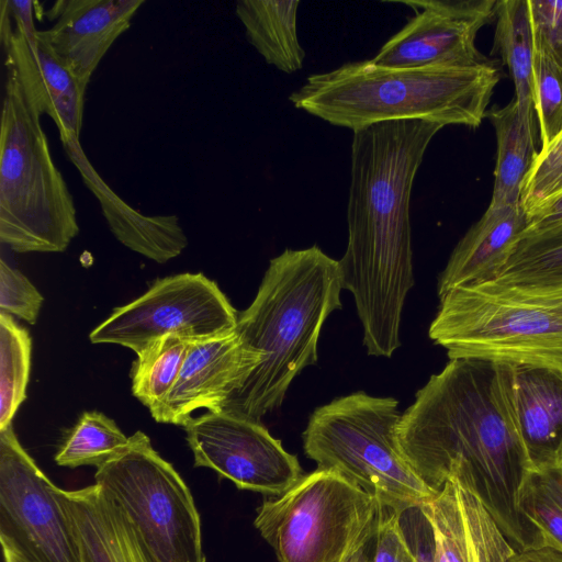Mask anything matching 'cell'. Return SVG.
<instances>
[{
	"label": "cell",
	"mask_w": 562,
	"mask_h": 562,
	"mask_svg": "<svg viewBox=\"0 0 562 562\" xmlns=\"http://www.w3.org/2000/svg\"><path fill=\"white\" fill-rule=\"evenodd\" d=\"M513 367L450 359L420 387L396 428L400 449L432 492L470 486L515 551L543 544L519 508L531 470L512 408Z\"/></svg>",
	"instance_id": "cell-1"
},
{
	"label": "cell",
	"mask_w": 562,
	"mask_h": 562,
	"mask_svg": "<svg viewBox=\"0 0 562 562\" xmlns=\"http://www.w3.org/2000/svg\"><path fill=\"white\" fill-rule=\"evenodd\" d=\"M442 127L401 120L353 132L348 243L338 262L369 356L391 358L401 346L403 307L414 285L412 188L430 140Z\"/></svg>",
	"instance_id": "cell-2"
},
{
	"label": "cell",
	"mask_w": 562,
	"mask_h": 562,
	"mask_svg": "<svg viewBox=\"0 0 562 562\" xmlns=\"http://www.w3.org/2000/svg\"><path fill=\"white\" fill-rule=\"evenodd\" d=\"M339 262L319 247L285 249L270 260L235 331L259 363L223 412L255 422L279 408L294 378L317 361L327 317L341 308Z\"/></svg>",
	"instance_id": "cell-3"
},
{
	"label": "cell",
	"mask_w": 562,
	"mask_h": 562,
	"mask_svg": "<svg viewBox=\"0 0 562 562\" xmlns=\"http://www.w3.org/2000/svg\"><path fill=\"white\" fill-rule=\"evenodd\" d=\"M499 72L472 67L391 68L371 59L311 75L289 100L331 125L358 131L401 120L477 127Z\"/></svg>",
	"instance_id": "cell-4"
},
{
	"label": "cell",
	"mask_w": 562,
	"mask_h": 562,
	"mask_svg": "<svg viewBox=\"0 0 562 562\" xmlns=\"http://www.w3.org/2000/svg\"><path fill=\"white\" fill-rule=\"evenodd\" d=\"M41 114L7 70L0 136V240L18 252H61L79 233Z\"/></svg>",
	"instance_id": "cell-5"
},
{
	"label": "cell",
	"mask_w": 562,
	"mask_h": 562,
	"mask_svg": "<svg viewBox=\"0 0 562 562\" xmlns=\"http://www.w3.org/2000/svg\"><path fill=\"white\" fill-rule=\"evenodd\" d=\"M402 413L393 397L356 392L317 407L303 432L306 456L401 512L432 492L411 467L396 439Z\"/></svg>",
	"instance_id": "cell-6"
},
{
	"label": "cell",
	"mask_w": 562,
	"mask_h": 562,
	"mask_svg": "<svg viewBox=\"0 0 562 562\" xmlns=\"http://www.w3.org/2000/svg\"><path fill=\"white\" fill-rule=\"evenodd\" d=\"M439 300L428 334L449 359L562 372V296L530 297L462 286Z\"/></svg>",
	"instance_id": "cell-7"
},
{
	"label": "cell",
	"mask_w": 562,
	"mask_h": 562,
	"mask_svg": "<svg viewBox=\"0 0 562 562\" xmlns=\"http://www.w3.org/2000/svg\"><path fill=\"white\" fill-rule=\"evenodd\" d=\"M382 509L340 474L317 468L265 501L254 525L279 562H350L373 539Z\"/></svg>",
	"instance_id": "cell-8"
},
{
	"label": "cell",
	"mask_w": 562,
	"mask_h": 562,
	"mask_svg": "<svg viewBox=\"0 0 562 562\" xmlns=\"http://www.w3.org/2000/svg\"><path fill=\"white\" fill-rule=\"evenodd\" d=\"M94 481L122 509L151 562H206L192 494L143 431L97 468Z\"/></svg>",
	"instance_id": "cell-9"
},
{
	"label": "cell",
	"mask_w": 562,
	"mask_h": 562,
	"mask_svg": "<svg viewBox=\"0 0 562 562\" xmlns=\"http://www.w3.org/2000/svg\"><path fill=\"white\" fill-rule=\"evenodd\" d=\"M238 314L218 285L202 273L156 280L131 303L115 308L89 335L136 353L165 336L200 341L235 330Z\"/></svg>",
	"instance_id": "cell-10"
},
{
	"label": "cell",
	"mask_w": 562,
	"mask_h": 562,
	"mask_svg": "<svg viewBox=\"0 0 562 562\" xmlns=\"http://www.w3.org/2000/svg\"><path fill=\"white\" fill-rule=\"evenodd\" d=\"M0 541L29 562H81L58 487L19 442L0 429Z\"/></svg>",
	"instance_id": "cell-11"
},
{
	"label": "cell",
	"mask_w": 562,
	"mask_h": 562,
	"mask_svg": "<svg viewBox=\"0 0 562 562\" xmlns=\"http://www.w3.org/2000/svg\"><path fill=\"white\" fill-rule=\"evenodd\" d=\"M184 429L194 467L210 468L240 490L280 496L303 476L296 456L260 422L207 412Z\"/></svg>",
	"instance_id": "cell-12"
},
{
	"label": "cell",
	"mask_w": 562,
	"mask_h": 562,
	"mask_svg": "<svg viewBox=\"0 0 562 562\" xmlns=\"http://www.w3.org/2000/svg\"><path fill=\"white\" fill-rule=\"evenodd\" d=\"M415 15L371 59L391 68L472 67L488 63L476 34L495 16L496 0L403 1Z\"/></svg>",
	"instance_id": "cell-13"
},
{
	"label": "cell",
	"mask_w": 562,
	"mask_h": 562,
	"mask_svg": "<svg viewBox=\"0 0 562 562\" xmlns=\"http://www.w3.org/2000/svg\"><path fill=\"white\" fill-rule=\"evenodd\" d=\"M0 38L4 66L19 79L32 108L56 124L61 144L80 139L87 88L37 32L30 42L0 1Z\"/></svg>",
	"instance_id": "cell-14"
},
{
	"label": "cell",
	"mask_w": 562,
	"mask_h": 562,
	"mask_svg": "<svg viewBox=\"0 0 562 562\" xmlns=\"http://www.w3.org/2000/svg\"><path fill=\"white\" fill-rule=\"evenodd\" d=\"M258 363L257 353L244 345L235 330L192 341L172 389L150 414L159 423L184 427L196 409L222 412Z\"/></svg>",
	"instance_id": "cell-15"
},
{
	"label": "cell",
	"mask_w": 562,
	"mask_h": 562,
	"mask_svg": "<svg viewBox=\"0 0 562 562\" xmlns=\"http://www.w3.org/2000/svg\"><path fill=\"white\" fill-rule=\"evenodd\" d=\"M145 0H58L46 12L53 26L40 31L59 59L88 88L114 42Z\"/></svg>",
	"instance_id": "cell-16"
},
{
	"label": "cell",
	"mask_w": 562,
	"mask_h": 562,
	"mask_svg": "<svg viewBox=\"0 0 562 562\" xmlns=\"http://www.w3.org/2000/svg\"><path fill=\"white\" fill-rule=\"evenodd\" d=\"M64 148L85 186L99 201L112 234L121 244L159 263L179 256L188 246L176 215H145L119 196L94 169L80 139L64 144Z\"/></svg>",
	"instance_id": "cell-17"
},
{
	"label": "cell",
	"mask_w": 562,
	"mask_h": 562,
	"mask_svg": "<svg viewBox=\"0 0 562 562\" xmlns=\"http://www.w3.org/2000/svg\"><path fill=\"white\" fill-rule=\"evenodd\" d=\"M512 408L531 469L562 463V372L514 366Z\"/></svg>",
	"instance_id": "cell-18"
},
{
	"label": "cell",
	"mask_w": 562,
	"mask_h": 562,
	"mask_svg": "<svg viewBox=\"0 0 562 562\" xmlns=\"http://www.w3.org/2000/svg\"><path fill=\"white\" fill-rule=\"evenodd\" d=\"M527 226L521 204L488 205L452 250L438 278V296L456 288L492 281Z\"/></svg>",
	"instance_id": "cell-19"
},
{
	"label": "cell",
	"mask_w": 562,
	"mask_h": 562,
	"mask_svg": "<svg viewBox=\"0 0 562 562\" xmlns=\"http://www.w3.org/2000/svg\"><path fill=\"white\" fill-rule=\"evenodd\" d=\"M80 548L81 562H151L122 509L98 485L58 488Z\"/></svg>",
	"instance_id": "cell-20"
},
{
	"label": "cell",
	"mask_w": 562,
	"mask_h": 562,
	"mask_svg": "<svg viewBox=\"0 0 562 562\" xmlns=\"http://www.w3.org/2000/svg\"><path fill=\"white\" fill-rule=\"evenodd\" d=\"M475 286L520 296H562V221L526 229L498 274Z\"/></svg>",
	"instance_id": "cell-21"
},
{
	"label": "cell",
	"mask_w": 562,
	"mask_h": 562,
	"mask_svg": "<svg viewBox=\"0 0 562 562\" xmlns=\"http://www.w3.org/2000/svg\"><path fill=\"white\" fill-rule=\"evenodd\" d=\"M486 116L494 126L497 139L495 181L490 205L520 204L524 179L538 154L533 102L514 99L503 108L494 106Z\"/></svg>",
	"instance_id": "cell-22"
},
{
	"label": "cell",
	"mask_w": 562,
	"mask_h": 562,
	"mask_svg": "<svg viewBox=\"0 0 562 562\" xmlns=\"http://www.w3.org/2000/svg\"><path fill=\"white\" fill-rule=\"evenodd\" d=\"M299 4V0H240L235 9L249 43L269 65L286 74L300 70L305 58L297 38Z\"/></svg>",
	"instance_id": "cell-23"
},
{
	"label": "cell",
	"mask_w": 562,
	"mask_h": 562,
	"mask_svg": "<svg viewBox=\"0 0 562 562\" xmlns=\"http://www.w3.org/2000/svg\"><path fill=\"white\" fill-rule=\"evenodd\" d=\"M494 53L508 68L515 85V99L533 102L535 43L528 0H501L495 8Z\"/></svg>",
	"instance_id": "cell-24"
},
{
	"label": "cell",
	"mask_w": 562,
	"mask_h": 562,
	"mask_svg": "<svg viewBox=\"0 0 562 562\" xmlns=\"http://www.w3.org/2000/svg\"><path fill=\"white\" fill-rule=\"evenodd\" d=\"M190 342L177 336H165L136 353L131 370L132 393L149 412L156 409L172 389Z\"/></svg>",
	"instance_id": "cell-25"
},
{
	"label": "cell",
	"mask_w": 562,
	"mask_h": 562,
	"mask_svg": "<svg viewBox=\"0 0 562 562\" xmlns=\"http://www.w3.org/2000/svg\"><path fill=\"white\" fill-rule=\"evenodd\" d=\"M130 441L117 425L100 412H85L55 456L58 465L99 468L119 454Z\"/></svg>",
	"instance_id": "cell-26"
},
{
	"label": "cell",
	"mask_w": 562,
	"mask_h": 562,
	"mask_svg": "<svg viewBox=\"0 0 562 562\" xmlns=\"http://www.w3.org/2000/svg\"><path fill=\"white\" fill-rule=\"evenodd\" d=\"M31 351L29 331L0 313V429L11 424L26 397Z\"/></svg>",
	"instance_id": "cell-27"
},
{
	"label": "cell",
	"mask_w": 562,
	"mask_h": 562,
	"mask_svg": "<svg viewBox=\"0 0 562 562\" xmlns=\"http://www.w3.org/2000/svg\"><path fill=\"white\" fill-rule=\"evenodd\" d=\"M519 508L540 531L543 544L562 551V463L529 471Z\"/></svg>",
	"instance_id": "cell-28"
},
{
	"label": "cell",
	"mask_w": 562,
	"mask_h": 562,
	"mask_svg": "<svg viewBox=\"0 0 562 562\" xmlns=\"http://www.w3.org/2000/svg\"><path fill=\"white\" fill-rule=\"evenodd\" d=\"M434 533L437 562H468V532L454 480H449L422 505Z\"/></svg>",
	"instance_id": "cell-29"
},
{
	"label": "cell",
	"mask_w": 562,
	"mask_h": 562,
	"mask_svg": "<svg viewBox=\"0 0 562 562\" xmlns=\"http://www.w3.org/2000/svg\"><path fill=\"white\" fill-rule=\"evenodd\" d=\"M532 77L533 106L544 148L562 133V66L535 48Z\"/></svg>",
	"instance_id": "cell-30"
},
{
	"label": "cell",
	"mask_w": 562,
	"mask_h": 562,
	"mask_svg": "<svg viewBox=\"0 0 562 562\" xmlns=\"http://www.w3.org/2000/svg\"><path fill=\"white\" fill-rule=\"evenodd\" d=\"M562 194V133L547 147L541 148L528 173L521 192L520 204L527 217Z\"/></svg>",
	"instance_id": "cell-31"
},
{
	"label": "cell",
	"mask_w": 562,
	"mask_h": 562,
	"mask_svg": "<svg viewBox=\"0 0 562 562\" xmlns=\"http://www.w3.org/2000/svg\"><path fill=\"white\" fill-rule=\"evenodd\" d=\"M44 297L20 271L0 260V313L35 324Z\"/></svg>",
	"instance_id": "cell-32"
},
{
	"label": "cell",
	"mask_w": 562,
	"mask_h": 562,
	"mask_svg": "<svg viewBox=\"0 0 562 562\" xmlns=\"http://www.w3.org/2000/svg\"><path fill=\"white\" fill-rule=\"evenodd\" d=\"M535 48L562 66V0H528Z\"/></svg>",
	"instance_id": "cell-33"
},
{
	"label": "cell",
	"mask_w": 562,
	"mask_h": 562,
	"mask_svg": "<svg viewBox=\"0 0 562 562\" xmlns=\"http://www.w3.org/2000/svg\"><path fill=\"white\" fill-rule=\"evenodd\" d=\"M372 562H414L398 521V512L384 507L373 540Z\"/></svg>",
	"instance_id": "cell-34"
},
{
	"label": "cell",
	"mask_w": 562,
	"mask_h": 562,
	"mask_svg": "<svg viewBox=\"0 0 562 562\" xmlns=\"http://www.w3.org/2000/svg\"><path fill=\"white\" fill-rule=\"evenodd\" d=\"M398 521L414 562H437L432 528L422 506L398 512Z\"/></svg>",
	"instance_id": "cell-35"
},
{
	"label": "cell",
	"mask_w": 562,
	"mask_h": 562,
	"mask_svg": "<svg viewBox=\"0 0 562 562\" xmlns=\"http://www.w3.org/2000/svg\"><path fill=\"white\" fill-rule=\"evenodd\" d=\"M14 25L23 33L27 41L34 42L38 30L34 23V5L31 0H4Z\"/></svg>",
	"instance_id": "cell-36"
},
{
	"label": "cell",
	"mask_w": 562,
	"mask_h": 562,
	"mask_svg": "<svg viewBox=\"0 0 562 562\" xmlns=\"http://www.w3.org/2000/svg\"><path fill=\"white\" fill-rule=\"evenodd\" d=\"M508 562H562V551L542 544L515 551Z\"/></svg>",
	"instance_id": "cell-37"
},
{
	"label": "cell",
	"mask_w": 562,
	"mask_h": 562,
	"mask_svg": "<svg viewBox=\"0 0 562 562\" xmlns=\"http://www.w3.org/2000/svg\"><path fill=\"white\" fill-rule=\"evenodd\" d=\"M559 221H562V194L528 215L526 229L542 227Z\"/></svg>",
	"instance_id": "cell-38"
},
{
	"label": "cell",
	"mask_w": 562,
	"mask_h": 562,
	"mask_svg": "<svg viewBox=\"0 0 562 562\" xmlns=\"http://www.w3.org/2000/svg\"><path fill=\"white\" fill-rule=\"evenodd\" d=\"M373 540L374 537L350 560V562H372Z\"/></svg>",
	"instance_id": "cell-39"
},
{
	"label": "cell",
	"mask_w": 562,
	"mask_h": 562,
	"mask_svg": "<svg viewBox=\"0 0 562 562\" xmlns=\"http://www.w3.org/2000/svg\"><path fill=\"white\" fill-rule=\"evenodd\" d=\"M469 562H507V560L502 555L488 553L486 555L473 554Z\"/></svg>",
	"instance_id": "cell-40"
},
{
	"label": "cell",
	"mask_w": 562,
	"mask_h": 562,
	"mask_svg": "<svg viewBox=\"0 0 562 562\" xmlns=\"http://www.w3.org/2000/svg\"><path fill=\"white\" fill-rule=\"evenodd\" d=\"M2 553L4 562H29L4 546H2Z\"/></svg>",
	"instance_id": "cell-41"
}]
</instances>
